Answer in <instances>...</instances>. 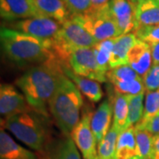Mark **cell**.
I'll list each match as a JSON object with an SVG mask.
<instances>
[{"label": "cell", "instance_id": "1", "mask_svg": "<svg viewBox=\"0 0 159 159\" xmlns=\"http://www.w3.org/2000/svg\"><path fill=\"white\" fill-rule=\"evenodd\" d=\"M63 74L62 64L54 57L44 64L30 67L16 80L15 84L34 111L48 117L47 106Z\"/></svg>", "mask_w": 159, "mask_h": 159}, {"label": "cell", "instance_id": "2", "mask_svg": "<svg viewBox=\"0 0 159 159\" xmlns=\"http://www.w3.org/2000/svg\"><path fill=\"white\" fill-rule=\"evenodd\" d=\"M1 46L6 56L19 66H39L55 57L52 39H41L2 27Z\"/></svg>", "mask_w": 159, "mask_h": 159}, {"label": "cell", "instance_id": "3", "mask_svg": "<svg viewBox=\"0 0 159 159\" xmlns=\"http://www.w3.org/2000/svg\"><path fill=\"white\" fill-rule=\"evenodd\" d=\"M82 105L83 97L81 92L68 77L63 74L49 103L50 111L63 134L71 135L74 126L80 119V113Z\"/></svg>", "mask_w": 159, "mask_h": 159}, {"label": "cell", "instance_id": "4", "mask_svg": "<svg viewBox=\"0 0 159 159\" xmlns=\"http://www.w3.org/2000/svg\"><path fill=\"white\" fill-rule=\"evenodd\" d=\"M46 118L36 111L24 112L6 118L2 125L19 141L39 152L51 138L46 125Z\"/></svg>", "mask_w": 159, "mask_h": 159}, {"label": "cell", "instance_id": "5", "mask_svg": "<svg viewBox=\"0 0 159 159\" xmlns=\"http://www.w3.org/2000/svg\"><path fill=\"white\" fill-rule=\"evenodd\" d=\"M71 17L80 23L97 40V43L116 38L120 35L119 29L110 13L108 6L99 11H90L86 14Z\"/></svg>", "mask_w": 159, "mask_h": 159}, {"label": "cell", "instance_id": "6", "mask_svg": "<svg viewBox=\"0 0 159 159\" xmlns=\"http://www.w3.org/2000/svg\"><path fill=\"white\" fill-rule=\"evenodd\" d=\"M63 66L74 74L101 82L107 81V76L97 64L93 48H77L70 51Z\"/></svg>", "mask_w": 159, "mask_h": 159}, {"label": "cell", "instance_id": "7", "mask_svg": "<svg viewBox=\"0 0 159 159\" xmlns=\"http://www.w3.org/2000/svg\"><path fill=\"white\" fill-rule=\"evenodd\" d=\"M6 28L41 39H53L58 34L61 24L51 18L37 16L12 21Z\"/></svg>", "mask_w": 159, "mask_h": 159}, {"label": "cell", "instance_id": "8", "mask_svg": "<svg viewBox=\"0 0 159 159\" xmlns=\"http://www.w3.org/2000/svg\"><path fill=\"white\" fill-rule=\"evenodd\" d=\"M92 116L90 111H86L71 133L73 141L84 159H92L97 156V142L91 128Z\"/></svg>", "mask_w": 159, "mask_h": 159}, {"label": "cell", "instance_id": "9", "mask_svg": "<svg viewBox=\"0 0 159 159\" xmlns=\"http://www.w3.org/2000/svg\"><path fill=\"white\" fill-rule=\"evenodd\" d=\"M34 111L26 97L13 85L2 84L0 87V112L5 119L13 115Z\"/></svg>", "mask_w": 159, "mask_h": 159}, {"label": "cell", "instance_id": "10", "mask_svg": "<svg viewBox=\"0 0 159 159\" xmlns=\"http://www.w3.org/2000/svg\"><path fill=\"white\" fill-rule=\"evenodd\" d=\"M39 159H81L71 135L63 134L49 140L43 150L37 152Z\"/></svg>", "mask_w": 159, "mask_h": 159}, {"label": "cell", "instance_id": "11", "mask_svg": "<svg viewBox=\"0 0 159 159\" xmlns=\"http://www.w3.org/2000/svg\"><path fill=\"white\" fill-rule=\"evenodd\" d=\"M109 11L119 29V34H128L135 29L134 7L129 0H110Z\"/></svg>", "mask_w": 159, "mask_h": 159}, {"label": "cell", "instance_id": "12", "mask_svg": "<svg viewBox=\"0 0 159 159\" xmlns=\"http://www.w3.org/2000/svg\"><path fill=\"white\" fill-rule=\"evenodd\" d=\"M0 15L6 21L39 16L30 0H0Z\"/></svg>", "mask_w": 159, "mask_h": 159}, {"label": "cell", "instance_id": "13", "mask_svg": "<svg viewBox=\"0 0 159 159\" xmlns=\"http://www.w3.org/2000/svg\"><path fill=\"white\" fill-rule=\"evenodd\" d=\"M127 65L143 78L153 66L150 47L148 43L138 39L131 48L127 57Z\"/></svg>", "mask_w": 159, "mask_h": 159}, {"label": "cell", "instance_id": "14", "mask_svg": "<svg viewBox=\"0 0 159 159\" xmlns=\"http://www.w3.org/2000/svg\"><path fill=\"white\" fill-rule=\"evenodd\" d=\"M113 115L112 103L104 100L93 113L91 119V128L97 142L102 141L110 131V126Z\"/></svg>", "mask_w": 159, "mask_h": 159}, {"label": "cell", "instance_id": "15", "mask_svg": "<svg viewBox=\"0 0 159 159\" xmlns=\"http://www.w3.org/2000/svg\"><path fill=\"white\" fill-rule=\"evenodd\" d=\"M39 16L53 19L61 25L71 18L64 0H30Z\"/></svg>", "mask_w": 159, "mask_h": 159}, {"label": "cell", "instance_id": "16", "mask_svg": "<svg viewBox=\"0 0 159 159\" xmlns=\"http://www.w3.org/2000/svg\"><path fill=\"white\" fill-rule=\"evenodd\" d=\"M0 158L39 159V157L37 153L20 145L2 129L0 133Z\"/></svg>", "mask_w": 159, "mask_h": 159}, {"label": "cell", "instance_id": "17", "mask_svg": "<svg viewBox=\"0 0 159 159\" xmlns=\"http://www.w3.org/2000/svg\"><path fill=\"white\" fill-rule=\"evenodd\" d=\"M63 73L74 82L79 90L90 102H97L102 98V90L100 82L75 74L66 66H63Z\"/></svg>", "mask_w": 159, "mask_h": 159}, {"label": "cell", "instance_id": "18", "mask_svg": "<svg viewBox=\"0 0 159 159\" xmlns=\"http://www.w3.org/2000/svg\"><path fill=\"white\" fill-rule=\"evenodd\" d=\"M135 34L132 33L122 34L115 38L113 49L110 60V69L127 65V57L131 48L137 42Z\"/></svg>", "mask_w": 159, "mask_h": 159}, {"label": "cell", "instance_id": "19", "mask_svg": "<svg viewBox=\"0 0 159 159\" xmlns=\"http://www.w3.org/2000/svg\"><path fill=\"white\" fill-rule=\"evenodd\" d=\"M135 29L159 24V0H145L134 7Z\"/></svg>", "mask_w": 159, "mask_h": 159}, {"label": "cell", "instance_id": "20", "mask_svg": "<svg viewBox=\"0 0 159 159\" xmlns=\"http://www.w3.org/2000/svg\"><path fill=\"white\" fill-rule=\"evenodd\" d=\"M117 156L119 159H131L136 157L134 126L128 127L119 134L117 142Z\"/></svg>", "mask_w": 159, "mask_h": 159}, {"label": "cell", "instance_id": "21", "mask_svg": "<svg viewBox=\"0 0 159 159\" xmlns=\"http://www.w3.org/2000/svg\"><path fill=\"white\" fill-rule=\"evenodd\" d=\"M111 98L113 106V125L121 133L125 130L126 126L129 96L114 93Z\"/></svg>", "mask_w": 159, "mask_h": 159}, {"label": "cell", "instance_id": "22", "mask_svg": "<svg viewBox=\"0 0 159 159\" xmlns=\"http://www.w3.org/2000/svg\"><path fill=\"white\" fill-rule=\"evenodd\" d=\"M119 132L113 125L106 136L98 143L97 157L99 159H119L117 156V142Z\"/></svg>", "mask_w": 159, "mask_h": 159}, {"label": "cell", "instance_id": "23", "mask_svg": "<svg viewBox=\"0 0 159 159\" xmlns=\"http://www.w3.org/2000/svg\"><path fill=\"white\" fill-rule=\"evenodd\" d=\"M114 43H115V38H111L102 42H98L93 47L97 64L102 73H104L106 75L110 70V60H111Z\"/></svg>", "mask_w": 159, "mask_h": 159}, {"label": "cell", "instance_id": "24", "mask_svg": "<svg viewBox=\"0 0 159 159\" xmlns=\"http://www.w3.org/2000/svg\"><path fill=\"white\" fill-rule=\"evenodd\" d=\"M143 99H144V93L135 96H129L128 117H127L125 129L131 126H135L137 123H139L142 119L143 111H144Z\"/></svg>", "mask_w": 159, "mask_h": 159}, {"label": "cell", "instance_id": "25", "mask_svg": "<svg viewBox=\"0 0 159 159\" xmlns=\"http://www.w3.org/2000/svg\"><path fill=\"white\" fill-rule=\"evenodd\" d=\"M153 136L152 134L148 131L135 128L137 157L141 159H150L153 146Z\"/></svg>", "mask_w": 159, "mask_h": 159}, {"label": "cell", "instance_id": "26", "mask_svg": "<svg viewBox=\"0 0 159 159\" xmlns=\"http://www.w3.org/2000/svg\"><path fill=\"white\" fill-rule=\"evenodd\" d=\"M107 80L111 84L118 82H125L132 80L142 78L134 69L128 65H124L115 68L110 69L107 73Z\"/></svg>", "mask_w": 159, "mask_h": 159}, {"label": "cell", "instance_id": "27", "mask_svg": "<svg viewBox=\"0 0 159 159\" xmlns=\"http://www.w3.org/2000/svg\"><path fill=\"white\" fill-rule=\"evenodd\" d=\"M111 85L113 87L114 93L121 95L135 96L139 94H143L146 90L142 78L132 80L125 82H118Z\"/></svg>", "mask_w": 159, "mask_h": 159}, {"label": "cell", "instance_id": "28", "mask_svg": "<svg viewBox=\"0 0 159 159\" xmlns=\"http://www.w3.org/2000/svg\"><path fill=\"white\" fill-rule=\"evenodd\" d=\"M159 113V90L147 91L144 111L142 119L139 123H144ZM137 123V124H139ZM136 124V125H137Z\"/></svg>", "mask_w": 159, "mask_h": 159}, {"label": "cell", "instance_id": "29", "mask_svg": "<svg viewBox=\"0 0 159 159\" xmlns=\"http://www.w3.org/2000/svg\"><path fill=\"white\" fill-rule=\"evenodd\" d=\"M138 39L144 41L148 43H159V24L154 26L140 27L133 32Z\"/></svg>", "mask_w": 159, "mask_h": 159}, {"label": "cell", "instance_id": "30", "mask_svg": "<svg viewBox=\"0 0 159 159\" xmlns=\"http://www.w3.org/2000/svg\"><path fill=\"white\" fill-rule=\"evenodd\" d=\"M71 16L82 15L90 12L92 8L91 0H64Z\"/></svg>", "mask_w": 159, "mask_h": 159}, {"label": "cell", "instance_id": "31", "mask_svg": "<svg viewBox=\"0 0 159 159\" xmlns=\"http://www.w3.org/2000/svg\"><path fill=\"white\" fill-rule=\"evenodd\" d=\"M142 80L147 91L159 90V65L152 66Z\"/></svg>", "mask_w": 159, "mask_h": 159}, {"label": "cell", "instance_id": "32", "mask_svg": "<svg viewBox=\"0 0 159 159\" xmlns=\"http://www.w3.org/2000/svg\"><path fill=\"white\" fill-rule=\"evenodd\" d=\"M136 129L146 130L152 134H159V113L144 123H139L134 126Z\"/></svg>", "mask_w": 159, "mask_h": 159}, {"label": "cell", "instance_id": "33", "mask_svg": "<svg viewBox=\"0 0 159 159\" xmlns=\"http://www.w3.org/2000/svg\"><path fill=\"white\" fill-rule=\"evenodd\" d=\"M148 44L151 51L153 66L159 65V43H150Z\"/></svg>", "mask_w": 159, "mask_h": 159}, {"label": "cell", "instance_id": "34", "mask_svg": "<svg viewBox=\"0 0 159 159\" xmlns=\"http://www.w3.org/2000/svg\"><path fill=\"white\" fill-rule=\"evenodd\" d=\"M150 159H159V134L153 136V146Z\"/></svg>", "mask_w": 159, "mask_h": 159}, {"label": "cell", "instance_id": "35", "mask_svg": "<svg viewBox=\"0 0 159 159\" xmlns=\"http://www.w3.org/2000/svg\"><path fill=\"white\" fill-rule=\"evenodd\" d=\"M110 0H91L92 3V8L90 11H99L102 8H104L105 6L109 5Z\"/></svg>", "mask_w": 159, "mask_h": 159}, {"label": "cell", "instance_id": "36", "mask_svg": "<svg viewBox=\"0 0 159 159\" xmlns=\"http://www.w3.org/2000/svg\"><path fill=\"white\" fill-rule=\"evenodd\" d=\"M131 2V4L134 6V7H135V6L138 5V4H140V3H142L143 1H145V0H129Z\"/></svg>", "mask_w": 159, "mask_h": 159}, {"label": "cell", "instance_id": "37", "mask_svg": "<svg viewBox=\"0 0 159 159\" xmlns=\"http://www.w3.org/2000/svg\"><path fill=\"white\" fill-rule=\"evenodd\" d=\"M131 159H141V158H139V157H133V158H131Z\"/></svg>", "mask_w": 159, "mask_h": 159}, {"label": "cell", "instance_id": "38", "mask_svg": "<svg viewBox=\"0 0 159 159\" xmlns=\"http://www.w3.org/2000/svg\"><path fill=\"white\" fill-rule=\"evenodd\" d=\"M92 159H99V158H98V157H97V156L96 157H94V158H92Z\"/></svg>", "mask_w": 159, "mask_h": 159}]
</instances>
